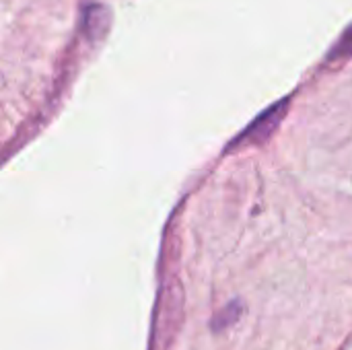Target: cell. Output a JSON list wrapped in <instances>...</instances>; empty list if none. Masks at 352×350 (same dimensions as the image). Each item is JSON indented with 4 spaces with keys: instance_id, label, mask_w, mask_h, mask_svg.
Here are the masks:
<instances>
[{
    "instance_id": "obj_2",
    "label": "cell",
    "mask_w": 352,
    "mask_h": 350,
    "mask_svg": "<svg viewBox=\"0 0 352 350\" xmlns=\"http://www.w3.org/2000/svg\"><path fill=\"white\" fill-rule=\"evenodd\" d=\"M344 56H352V25L346 29V33L342 35L340 43L330 54V58H344Z\"/></svg>"
},
{
    "instance_id": "obj_1",
    "label": "cell",
    "mask_w": 352,
    "mask_h": 350,
    "mask_svg": "<svg viewBox=\"0 0 352 350\" xmlns=\"http://www.w3.org/2000/svg\"><path fill=\"white\" fill-rule=\"evenodd\" d=\"M285 105H287V103H280L278 107H272L268 113L260 116V118L254 122V126L245 130L243 138H245V140H260V138H266L268 134H272L274 126L280 122V116H283Z\"/></svg>"
}]
</instances>
